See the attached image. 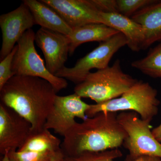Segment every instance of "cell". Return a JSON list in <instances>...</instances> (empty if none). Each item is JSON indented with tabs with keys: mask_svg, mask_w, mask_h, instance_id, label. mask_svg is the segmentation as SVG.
<instances>
[{
	"mask_svg": "<svg viewBox=\"0 0 161 161\" xmlns=\"http://www.w3.org/2000/svg\"><path fill=\"white\" fill-rule=\"evenodd\" d=\"M35 25L31 12L23 3L17 9L0 16L2 33L1 60L6 58L13 49L24 33Z\"/></svg>",
	"mask_w": 161,
	"mask_h": 161,
	"instance_id": "cell-10",
	"label": "cell"
},
{
	"mask_svg": "<svg viewBox=\"0 0 161 161\" xmlns=\"http://www.w3.org/2000/svg\"><path fill=\"white\" fill-rule=\"evenodd\" d=\"M101 13H119L116 0H92Z\"/></svg>",
	"mask_w": 161,
	"mask_h": 161,
	"instance_id": "cell-23",
	"label": "cell"
},
{
	"mask_svg": "<svg viewBox=\"0 0 161 161\" xmlns=\"http://www.w3.org/2000/svg\"><path fill=\"white\" fill-rule=\"evenodd\" d=\"M119 149L101 151L86 152L74 157H65L63 161H114L122 156Z\"/></svg>",
	"mask_w": 161,
	"mask_h": 161,
	"instance_id": "cell-20",
	"label": "cell"
},
{
	"mask_svg": "<svg viewBox=\"0 0 161 161\" xmlns=\"http://www.w3.org/2000/svg\"><path fill=\"white\" fill-rule=\"evenodd\" d=\"M158 92L148 82L138 80L133 86L118 98L104 102L90 105L86 115L92 117L101 112H134L143 120L151 122L157 115L159 100Z\"/></svg>",
	"mask_w": 161,
	"mask_h": 161,
	"instance_id": "cell-4",
	"label": "cell"
},
{
	"mask_svg": "<svg viewBox=\"0 0 161 161\" xmlns=\"http://www.w3.org/2000/svg\"><path fill=\"white\" fill-rule=\"evenodd\" d=\"M103 24L121 33L127 40V45L131 50L138 52L143 49L145 35L142 26L131 18L117 13H100Z\"/></svg>",
	"mask_w": 161,
	"mask_h": 161,
	"instance_id": "cell-13",
	"label": "cell"
},
{
	"mask_svg": "<svg viewBox=\"0 0 161 161\" xmlns=\"http://www.w3.org/2000/svg\"><path fill=\"white\" fill-rule=\"evenodd\" d=\"M23 3L31 12L35 25L66 36L71 33L72 28L57 12L48 5L36 0H24Z\"/></svg>",
	"mask_w": 161,
	"mask_h": 161,
	"instance_id": "cell-16",
	"label": "cell"
},
{
	"mask_svg": "<svg viewBox=\"0 0 161 161\" xmlns=\"http://www.w3.org/2000/svg\"><path fill=\"white\" fill-rule=\"evenodd\" d=\"M127 44L125 36L119 33L107 41L100 43L92 51L78 60L73 67L64 66L55 75L78 85L83 82L91 73V70L102 69L108 66L114 55Z\"/></svg>",
	"mask_w": 161,
	"mask_h": 161,
	"instance_id": "cell-6",
	"label": "cell"
},
{
	"mask_svg": "<svg viewBox=\"0 0 161 161\" xmlns=\"http://www.w3.org/2000/svg\"><path fill=\"white\" fill-rule=\"evenodd\" d=\"M131 66L152 78H161V42L146 57L132 62Z\"/></svg>",
	"mask_w": 161,
	"mask_h": 161,
	"instance_id": "cell-18",
	"label": "cell"
},
{
	"mask_svg": "<svg viewBox=\"0 0 161 161\" xmlns=\"http://www.w3.org/2000/svg\"><path fill=\"white\" fill-rule=\"evenodd\" d=\"M119 33L116 30L101 23H92L72 29L68 37L69 41V54L72 56L75 50L84 43L104 42Z\"/></svg>",
	"mask_w": 161,
	"mask_h": 161,
	"instance_id": "cell-14",
	"label": "cell"
},
{
	"mask_svg": "<svg viewBox=\"0 0 161 161\" xmlns=\"http://www.w3.org/2000/svg\"><path fill=\"white\" fill-rule=\"evenodd\" d=\"M117 119L127 134L123 146L132 156H151L161 158V143L156 139L150 122L140 118L134 112H122Z\"/></svg>",
	"mask_w": 161,
	"mask_h": 161,
	"instance_id": "cell-7",
	"label": "cell"
},
{
	"mask_svg": "<svg viewBox=\"0 0 161 161\" xmlns=\"http://www.w3.org/2000/svg\"><path fill=\"white\" fill-rule=\"evenodd\" d=\"M138 80L124 73L120 60H116L112 66L90 73L83 82L76 85L74 92L81 98L101 103L120 97Z\"/></svg>",
	"mask_w": 161,
	"mask_h": 161,
	"instance_id": "cell-3",
	"label": "cell"
},
{
	"mask_svg": "<svg viewBox=\"0 0 161 161\" xmlns=\"http://www.w3.org/2000/svg\"><path fill=\"white\" fill-rule=\"evenodd\" d=\"M8 153L6 152L4 155H3V157L1 159V161H11L9 159V156H8Z\"/></svg>",
	"mask_w": 161,
	"mask_h": 161,
	"instance_id": "cell-26",
	"label": "cell"
},
{
	"mask_svg": "<svg viewBox=\"0 0 161 161\" xmlns=\"http://www.w3.org/2000/svg\"><path fill=\"white\" fill-rule=\"evenodd\" d=\"M35 42L43 52L48 71L55 75L64 66L69 54L67 36L41 27L35 34Z\"/></svg>",
	"mask_w": 161,
	"mask_h": 161,
	"instance_id": "cell-11",
	"label": "cell"
},
{
	"mask_svg": "<svg viewBox=\"0 0 161 161\" xmlns=\"http://www.w3.org/2000/svg\"><path fill=\"white\" fill-rule=\"evenodd\" d=\"M125 161H161V158L151 156L142 155L132 156L128 154Z\"/></svg>",
	"mask_w": 161,
	"mask_h": 161,
	"instance_id": "cell-24",
	"label": "cell"
},
{
	"mask_svg": "<svg viewBox=\"0 0 161 161\" xmlns=\"http://www.w3.org/2000/svg\"><path fill=\"white\" fill-rule=\"evenodd\" d=\"M8 155L11 161H63L65 157L62 150L46 152L11 150Z\"/></svg>",
	"mask_w": 161,
	"mask_h": 161,
	"instance_id": "cell-19",
	"label": "cell"
},
{
	"mask_svg": "<svg viewBox=\"0 0 161 161\" xmlns=\"http://www.w3.org/2000/svg\"><path fill=\"white\" fill-rule=\"evenodd\" d=\"M57 92L51 84L39 77L13 76L0 90L1 103L31 124L32 132L44 129Z\"/></svg>",
	"mask_w": 161,
	"mask_h": 161,
	"instance_id": "cell-1",
	"label": "cell"
},
{
	"mask_svg": "<svg viewBox=\"0 0 161 161\" xmlns=\"http://www.w3.org/2000/svg\"><path fill=\"white\" fill-rule=\"evenodd\" d=\"M36 33L32 29L24 33L17 42L18 48L14 58L12 71L14 76H32L45 79L51 84L57 93L66 88L67 81L51 74L35 48Z\"/></svg>",
	"mask_w": 161,
	"mask_h": 161,
	"instance_id": "cell-5",
	"label": "cell"
},
{
	"mask_svg": "<svg viewBox=\"0 0 161 161\" xmlns=\"http://www.w3.org/2000/svg\"><path fill=\"white\" fill-rule=\"evenodd\" d=\"M153 135L156 139L161 143V124L152 130Z\"/></svg>",
	"mask_w": 161,
	"mask_h": 161,
	"instance_id": "cell-25",
	"label": "cell"
},
{
	"mask_svg": "<svg viewBox=\"0 0 161 161\" xmlns=\"http://www.w3.org/2000/svg\"><path fill=\"white\" fill-rule=\"evenodd\" d=\"M62 142L53 135L49 130L44 129L39 132H32L19 151H57L61 150Z\"/></svg>",
	"mask_w": 161,
	"mask_h": 161,
	"instance_id": "cell-17",
	"label": "cell"
},
{
	"mask_svg": "<svg viewBox=\"0 0 161 161\" xmlns=\"http://www.w3.org/2000/svg\"><path fill=\"white\" fill-rule=\"evenodd\" d=\"M131 18L143 28L145 40L142 50L161 40V1L143 8Z\"/></svg>",
	"mask_w": 161,
	"mask_h": 161,
	"instance_id": "cell-15",
	"label": "cell"
},
{
	"mask_svg": "<svg viewBox=\"0 0 161 161\" xmlns=\"http://www.w3.org/2000/svg\"><path fill=\"white\" fill-rule=\"evenodd\" d=\"M32 133L31 124L12 109L0 103V153L18 150Z\"/></svg>",
	"mask_w": 161,
	"mask_h": 161,
	"instance_id": "cell-9",
	"label": "cell"
},
{
	"mask_svg": "<svg viewBox=\"0 0 161 161\" xmlns=\"http://www.w3.org/2000/svg\"><path fill=\"white\" fill-rule=\"evenodd\" d=\"M156 0H116L119 13L131 18L143 8L156 3Z\"/></svg>",
	"mask_w": 161,
	"mask_h": 161,
	"instance_id": "cell-21",
	"label": "cell"
},
{
	"mask_svg": "<svg viewBox=\"0 0 161 161\" xmlns=\"http://www.w3.org/2000/svg\"><path fill=\"white\" fill-rule=\"evenodd\" d=\"M81 98L75 93L66 96L57 95L44 128L53 130L55 133L64 136L77 123L75 119L84 120L87 118L86 113L90 104Z\"/></svg>",
	"mask_w": 161,
	"mask_h": 161,
	"instance_id": "cell-8",
	"label": "cell"
},
{
	"mask_svg": "<svg viewBox=\"0 0 161 161\" xmlns=\"http://www.w3.org/2000/svg\"><path fill=\"white\" fill-rule=\"evenodd\" d=\"M117 116L116 112H101L76 123L64 136L61 143L65 157L118 149L122 146L127 134Z\"/></svg>",
	"mask_w": 161,
	"mask_h": 161,
	"instance_id": "cell-2",
	"label": "cell"
},
{
	"mask_svg": "<svg viewBox=\"0 0 161 161\" xmlns=\"http://www.w3.org/2000/svg\"><path fill=\"white\" fill-rule=\"evenodd\" d=\"M18 48V46L17 44L9 54L1 60L0 62V90L3 88L8 80L14 76L12 68L14 58Z\"/></svg>",
	"mask_w": 161,
	"mask_h": 161,
	"instance_id": "cell-22",
	"label": "cell"
},
{
	"mask_svg": "<svg viewBox=\"0 0 161 161\" xmlns=\"http://www.w3.org/2000/svg\"><path fill=\"white\" fill-rule=\"evenodd\" d=\"M60 15L72 29L92 23H103L92 0H41Z\"/></svg>",
	"mask_w": 161,
	"mask_h": 161,
	"instance_id": "cell-12",
	"label": "cell"
}]
</instances>
